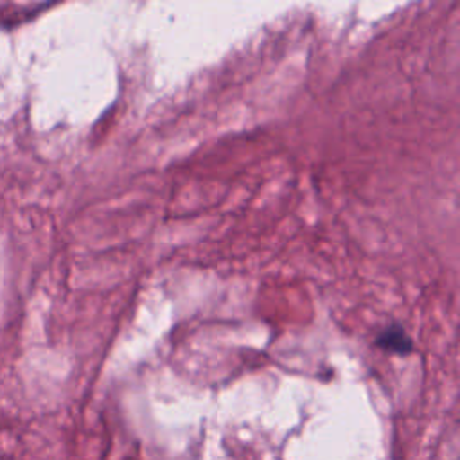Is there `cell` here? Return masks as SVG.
I'll return each instance as SVG.
<instances>
[{"mask_svg":"<svg viewBox=\"0 0 460 460\" xmlns=\"http://www.w3.org/2000/svg\"><path fill=\"white\" fill-rule=\"evenodd\" d=\"M376 347L386 350V352H394V354H410L413 350V341L408 336V332L401 327V325H388L385 327L377 338H376Z\"/></svg>","mask_w":460,"mask_h":460,"instance_id":"obj_1","label":"cell"}]
</instances>
